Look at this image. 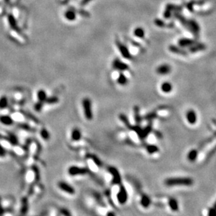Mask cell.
<instances>
[{"mask_svg":"<svg viewBox=\"0 0 216 216\" xmlns=\"http://www.w3.org/2000/svg\"><path fill=\"white\" fill-rule=\"evenodd\" d=\"M133 35L137 38L143 39L145 37V30H144L143 27H136L133 30Z\"/></svg>","mask_w":216,"mask_h":216,"instance_id":"cell-7","label":"cell"},{"mask_svg":"<svg viewBox=\"0 0 216 216\" xmlns=\"http://www.w3.org/2000/svg\"><path fill=\"white\" fill-rule=\"evenodd\" d=\"M169 205H170V207L171 208V209H172L173 210L176 211V210H178V203H177L176 200H175V199H171L169 202Z\"/></svg>","mask_w":216,"mask_h":216,"instance_id":"cell-13","label":"cell"},{"mask_svg":"<svg viewBox=\"0 0 216 216\" xmlns=\"http://www.w3.org/2000/svg\"><path fill=\"white\" fill-rule=\"evenodd\" d=\"M116 44H117L118 49L119 50V52L123 58L125 59L131 58V55L130 52H129L128 48L126 47L124 44H123L121 42L119 41V40H117Z\"/></svg>","mask_w":216,"mask_h":216,"instance_id":"cell-3","label":"cell"},{"mask_svg":"<svg viewBox=\"0 0 216 216\" xmlns=\"http://www.w3.org/2000/svg\"><path fill=\"white\" fill-rule=\"evenodd\" d=\"M82 108L86 119L88 121H91L93 119V110H92L91 100L88 98H84L82 100Z\"/></svg>","mask_w":216,"mask_h":216,"instance_id":"cell-2","label":"cell"},{"mask_svg":"<svg viewBox=\"0 0 216 216\" xmlns=\"http://www.w3.org/2000/svg\"><path fill=\"white\" fill-rule=\"evenodd\" d=\"M65 17L69 21H74L76 19V13L72 10L67 11L65 14Z\"/></svg>","mask_w":216,"mask_h":216,"instance_id":"cell-9","label":"cell"},{"mask_svg":"<svg viewBox=\"0 0 216 216\" xmlns=\"http://www.w3.org/2000/svg\"><path fill=\"white\" fill-rule=\"evenodd\" d=\"M165 184L170 187L175 185L190 186L193 184V180L189 178H171L166 180Z\"/></svg>","mask_w":216,"mask_h":216,"instance_id":"cell-1","label":"cell"},{"mask_svg":"<svg viewBox=\"0 0 216 216\" xmlns=\"http://www.w3.org/2000/svg\"><path fill=\"white\" fill-rule=\"evenodd\" d=\"M58 98L57 97H51V98H47V100L45 103H48V104H54V103H58Z\"/></svg>","mask_w":216,"mask_h":216,"instance_id":"cell-14","label":"cell"},{"mask_svg":"<svg viewBox=\"0 0 216 216\" xmlns=\"http://www.w3.org/2000/svg\"><path fill=\"white\" fill-rule=\"evenodd\" d=\"M90 1H91V0H82V4L83 5L86 4H88V2H89Z\"/></svg>","mask_w":216,"mask_h":216,"instance_id":"cell-20","label":"cell"},{"mask_svg":"<svg viewBox=\"0 0 216 216\" xmlns=\"http://www.w3.org/2000/svg\"><path fill=\"white\" fill-rule=\"evenodd\" d=\"M169 71V68L167 65H163L159 67L157 69V72L159 73L160 75H165L166 73H167Z\"/></svg>","mask_w":216,"mask_h":216,"instance_id":"cell-12","label":"cell"},{"mask_svg":"<svg viewBox=\"0 0 216 216\" xmlns=\"http://www.w3.org/2000/svg\"><path fill=\"white\" fill-rule=\"evenodd\" d=\"M37 95L38 101H39V102H42V103H45L48 98L47 92H46L43 89L39 90L37 93Z\"/></svg>","mask_w":216,"mask_h":216,"instance_id":"cell-6","label":"cell"},{"mask_svg":"<svg viewBox=\"0 0 216 216\" xmlns=\"http://www.w3.org/2000/svg\"><path fill=\"white\" fill-rule=\"evenodd\" d=\"M41 135H42V138H44V139H46V140L48 139V138H49V132H48V131L45 128H43L41 131Z\"/></svg>","mask_w":216,"mask_h":216,"instance_id":"cell-16","label":"cell"},{"mask_svg":"<svg viewBox=\"0 0 216 216\" xmlns=\"http://www.w3.org/2000/svg\"><path fill=\"white\" fill-rule=\"evenodd\" d=\"M187 117L188 121H189L190 123H195L196 120H197V119H196V114L193 110H189V111L187 112Z\"/></svg>","mask_w":216,"mask_h":216,"instance_id":"cell-11","label":"cell"},{"mask_svg":"<svg viewBox=\"0 0 216 216\" xmlns=\"http://www.w3.org/2000/svg\"><path fill=\"white\" fill-rule=\"evenodd\" d=\"M161 91L164 92V93H170L172 90V86H171V83L169 82H164L161 84Z\"/></svg>","mask_w":216,"mask_h":216,"instance_id":"cell-10","label":"cell"},{"mask_svg":"<svg viewBox=\"0 0 216 216\" xmlns=\"http://www.w3.org/2000/svg\"><path fill=\"white\" fill-rule=\"evenodd\" d=\"M112 67H113L114 69L118 70V71L121 72L126 71V70H128V65H126L124 62L119 60V59H115V60L113 61V63H112Z\"/></svg>","mask_w":216,"mask_h":216,"instance_id":"cell-4","label":"cell"},{"mask_svg":"<svg viewBox=\"0 0 216 216\" xmlns=\"http://www.w3.org/2000/svg\"><path fill=\"white\" fill-rule=\"evenodd\" d=\"M1 121H3L4 123H6V124H10V123H12V120L11 118H9L8 117H4L2 118Z\"/></svg>","mask_w":216,"mask_h":216,"instance_id":"cell-19","label":"cell"},{"mask_svg":"<svg viewBox=\"0 0 216 216\" xmlns=\"http://www.w3.org/2000/svg\"><path fill=\"white\" fill-rule=\"evenodd\" d=\"M208 216H216V202L208 212Z\"/></svg>","mask_w":216,"mask_h":216,"instance_id":"cell-17","label":"cell"},{"mask_svg":"<svg viewBox=\"0 0 216 216\" xmlns=\"http://www.w3.org/2000/svg\"><path fill=\"white\" fill-rule=\"evenodd\" d=\"M43 104H44V103H42V102H39V101H38V102L34 105V108L35 111H37V112L41 111V110H42V108H43Z\"/></svg>","mask_w":216,"mask_h":216,"instance_id":"cell-15","label":"cell"},{"mask_svg":"<svg viewBox=\"0 0 216 216\" xmlns=\"http://www.w3.org/2000/svg\"><path fill=\"white\" fill-rule=\"evenodd\" d=\"M117 82L121 86H125L128 83V79L122 72H121L117 79Z\"/></svg>","mask_w":216,"mask_h":216,"instance_id":"cell-8","label":"cell"},{"mask_svg":"<svg viewBox=\"0 0 216 216\" xmlns=\"http://www.w3.org/2000/svg\"><path fill=\"white\" fill-rule=\"evenodd\" d=\"M71 137L72 139L73 140H75V141L80 140L81 138H82V133H81L80 129L77 128H73L72 131Z\"/></svg>","mask_w":216,"mask_h":216,"instance_id":"cell-5","label":"cell"},{"mask_svg":"<svg viewBox=\"0 0 216 216\" xmlns=\"http://www.w3.org/2000/svg\"><path fill=\"white\" fill-rule=\"evenodd\" d=\"M196 156H197V152L196 151H192L189 153V159L191 161H194L196 159Z\"/></svg>","mask_w":216,"mask_h":216,"instance_id":"cell-18","label":"cell"}]
</instances>
